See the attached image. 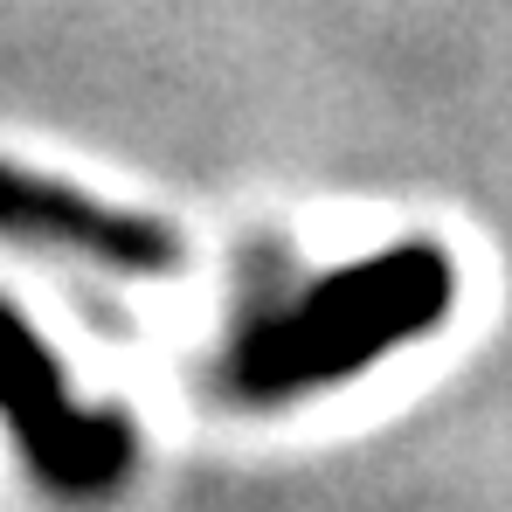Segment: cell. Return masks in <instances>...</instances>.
<instances>
[{"mask_svg":"<svg viewBox=\"0 0 512 512\" xmlns=\"http://www.w3.org/2000/svg\"><path fill=\"white\" fill-rule=\"evenodd\" d=\"M7 429L28 457V471L42 478V492L70 499V506H97L111 499L132 464H139V429L118 402H84L63 374V360L49 340L28 326V312H7Z\"/></svg>","mask_w":512,"mask_h":512,"instance_id":"obj_2","label":"cell"},{"mask_svg":"<svg viewBox=\"0 0 512 512\" xmlns=\"http://www.w3.org/2000/svg\"><path fill=\"white\" fill-rule=\"evenodd\" d=\"M457 312V263L443 243L409 236L395 250L340 263L291 291L277 312L243 326L229 346V395L256 409H284L360 381L374 360L429 340Z\"/></svg>","mask_w":512,"mask_h":512,"instance_id":"obj_1","label":"cell"},{"mask_svg":"<svg viewBox=\"0 0 512 512\" xmlns=\"http://www.w3.org/2000/svg\"><path fill=\"white\" fill-rule=\"evenodd\" d=\"M7 236L14 243H35V250H63L104 263V270H125V277H167L180 270V236L153 215H132V208H111L84 187H63V180H42V173L14 167L7 173Z\"/></svg>","mask_w":512,"mask_h":512,"instance_id":"obj_3","label":"cell"}]
</instances>
